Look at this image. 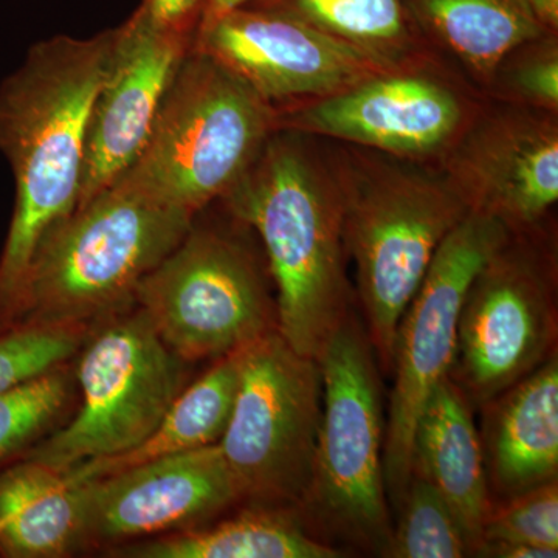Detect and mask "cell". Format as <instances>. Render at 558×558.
<instances>
[{
    "label": "cell",
    "mask_w": 558,
    "mask_h": 558,
    "mask_svg": "<svg viewBox=\"0 0 558 558\" xmlns=\"http://www.w3.org/2000/svg\"><path fill=\"white\" fill-rule=\"evenodd\" d=\"M116 38L110 28L40 40L0 84V154L16 183L0 253V332L10 329L40 241L78 204L92 109Z\"/></svg>",
    "instance_id": "6da1fadb"
},
{
    "label": "cell",
    "mask_w": 558,
    "mask_h": 558,
    "mask_svg": "<svg viewBox=\"0 0 558 558\" xmlns=\"http://www.w3.org/2000/svg\"><path fill=\"white\" fill-rule=\"evenodd\" d=\"M222 201L266 248L278 332L300 354L322 359L352 314L343 202L329 165L301 134L275 131Z\"/></svg>",
    "instance_id": "7a4b0ae2"
},
{
    "label": "cell",
    "mask_w": 558,
    "mask_h": 558,
    "mask_svg": "<svg viewBox=\"0 0 558 558\" xmlns=\"http://www.w3.org/2000/svg\"><path fill=\"white\" fill-rule=\"evenodd\" d=\"M194 220L126 172L40 241L10 328H92L130 310L140 282L178 247Z\"/></svg>",
    "instance_id": "3957f363"
},
{
    "label": "cell",
    "mask_w": 558,
    "mask_h": 558,
    "mask_svg": "<svg viewBox=\"0 0 558 558\" xmlns=\"http://www.w3.org/2000/svg\"><path fill=\"white\" fill-rule=\"evenodd\" d=\"M374 153L330 165L343 202L347 252L357 267L366 333L391 366L396 329L440 242L470 211L442 172Z\"/></svg>",
    "instance_id": "277c9868"
},
{
    "label": "cell",
    "mask_w": 558,
    "mask_h": 558,
    "mask_svg": "<svg viewBox=\"0 0 558 558\" xmlns=\"http://www.w3.org/2000/svg\"><path fill=\"white\" fill-rule=\"evenodd\" d=\"M376 352L349 315L318 360L323 400L310 492L300 519L325 542L381 556L391 537L385 417Z\"/></svg>",
    "instance_id": "5b68a950"
},
{
    "label": "cell",
    "mask_w": 558,
    "mask_h": 558,
    "mask_svg": "<svg viewBox=\"0 0 558 558\" xmlns=\"http://www.w3.org/2000/svg\"><path fill=\"white\" fill-rule=\"evenodd\" d=\"M275 131L277 110L215 58L191 47L128 174L197 216L233 189Z\"/></svg>",
    "instance_id": "8992f818"
},
{
    "label": "cell",
    "mask_w": 558,
    "mask_h": 558,
    "mask_svg": "<svg viewBox=\"0 0 558 558\" xmlns=\"http://www.w3.org/2000/svg\"><path fill=\"white\" fill-rule=\"evenodd\" d=\"M73 365L78 409L22 458L61 472L145 442L185 389L189 363L134 304L95 323Z\"/></svg>",
    "instance_id": "52a82bcc"
},
{
    "label": "cell",
    "mask_w": 558,
    "mask_h": 558,
    "mask_svg": "<svg viewBox=\"0 0 558 558\" xmlns=\"http://www.w3.org/2000/svg\"><path fill=\"white\" fill-rule=\"evenodd\" d=\"M240 387L220 451L241 502L299 513L317 451L322 366L278 330L240 349Z\"/></svg>",
    "instance_id": "ba28073f"
},
{
    "label": "cell",
    "mask_w": 558,
    "mask_h": 558,
    "mask_svg": "<svg viewBox=\"0 0 558 558\" xmlns=\"http://www.w3.org/2000/svg\"><path fill=\"white\" fill-rule=\"evenodd\" d=\"M135 306L189 365L215 362L278 330L277 303L253 253L223 231L196 227V220L140 282Z\"/></svg>",
    "instance_id": "9c48e42d"
},
{
    "label": "cell",
    "mask_w": 558,
    "mask_h": 558,
    "mask_svg": "<svg viewBox=\"0 0 558 558\" xmlns=\"http://www.w3.org/2000/svg\"><path fill=\"white\" fill-rule=\"evenodd\" d=\"M515 231L497 216L470 209L440 242L392 341L395 387L385 428L387 494L400 505L411 480L416 424L433 389L449 377L458 322L473 278Z\"/></svg>",
    "instance_id": "30bf717a"
},
{
    "label": "cell",
    "mask_w": 558,
    "mask_h": 558,
    "mask_svg": "<svg viewBox=\"0 0 558 558\" xmlns=\"http://www.w3.org/2000/svg\"><path fill=\"white\" fill-rule=\"evenodd\" d=\"M556 271L515 233L473 278L449 377L483 407L556 354Z\"/></svg>",
    "instance_id": "8fae6325"
},
{
    "label": "cell",
    "mask_w": 558,
    "mask_h": 558,
    "mask_svg": "<svg viewBox=\"0 0 558 558\" xmlns=\"http://www.w3.org/2000/svg\"><path fill=\"white\" fill-rule=\"evenodd\" d=\"M193 47L229 69L275 110L322 100L400 68L304 22L250 5L201 24Z\"/></svg>",
    "instance_id": "7c38bea8"
},
{
    "label": "cell",
    "mask_w": 558,
    "mask_h": 558,
    "mask_svg": "<svg viewBox=\"0 0 558 558\" xmlns=\"http://www.w3.org/2000/svg\"><path fill=\"white\" fill-rule=\"evenodd\" d=\"M78 484L81 550L204 526L241 502L219 444Z\"/></svg>",
    "instance_id": "4fadbf2b"
},
{
    "label": "cell",
    "mask_w": 558,
    "mask_h": 558,
    "mask_svg": "<svg viewBox=\"0 0 558 558\" xmlns=\"http://www.w3.org/2000/svg\"><path fill=\"white\" fill-rule=\"evenodd\" d=\"M278 130L418 160L457 142L465 130V108L446 84L399 68L322 100L277 110Z\"/></svg>",
    "instance_id": "5bb4252c"
},
{
    "label": "cell",
    "mask_w": 558,
    "mask_h": 558,
    "mask_svg": "<svg viewBox=\"0 0 558 558\" xmlns=\"http://www.w3.org/2000/svg\"><path fill=\"white\" fill-rule=\"evenodd\" d=\"M447 153L444 174L468 208L512 231L535 226L558 199L556 113L513 105L462 131Z\"/></svg>",
    "instance_id": "9a60e30c"
},
{
    "label": "cell",
    "mask_w": 558,
    "mask_h": 558,
    "mask_svg": "<svg viewBox=\"0 0 558 558\" xmlns=\"http://www.w3.org/2000/svg\"><path fill=\"white\" fill-rule=\"evenodd\" d=\"M191 47L193 40L157 31L137 11L117 27L92 109L76 208L108 190L142 156L165 94Z\"/></svg>",
    "instance_id": "2e32d148"
},
{
    "label": "cell",
    "mask_w": 558,
    "mask_h": 558,
    "mask_svg": "<svg viewBox=\"0 0 558 558\" xmlns=\"http://www.w3.org/2000/svg\"><path fill=\"white\" fill-rule=\"evenodd\" d=\"M480 409L488 488L505 499L557 480L556 354Z\"/></svg>",
    "instance_id": "e0dca14e"
},
{
    "label": "cell",
    "mask_w": 558,
    "mask_h": 558,
    "mask_svg": "<svg viewBox=\"0 0 558 558\" xmlns=\"http://www.w3.org/2000/svg\"><path fill=\"white\" fill-rule=\"evenodd\" d=\"M411 475L446 499L473 556L492 505L490 488L472 403L450 377L436 385L418 416Z\"/></svg>",
    "instance_id": "ac0fdd59"
},
{
    "label": "cell",
    "mask_w": 558,
    "mask_h": 558,
    "mask_svg": "<svg viewBox=\"0 0 558 558\" xmlns=\"http://www.w3.org/2000/svg\"><path fill=\"white\" fill-rule=\"evenodd\" d=\"M78 550L80 484L32 459L0 469V557L58 558Z\"/></svg>",
    "instance_id": "d6986e66"
},
{
    "label": "cell",
    "mask_w": 558,
    "mask_h": 558,
    "mask_svg": "<svg viewBox=\"0 0 558 558\" xmlns=\"http://www.w3.org/2000/svg\"><path fill=\"white\" fill-rule=\"evenodd\" d=\"M134 558H337L343 550L318 538L293 510L247 506L218 523L171 532L110 549Z\"/></svg>",
    "instance_id": "ffe728a7"
},
{
    "label": "cell",
    "mask_w": 558,
    "mask_h": 558,
    "mask_svg": "<svg viewBox=\"0 0 558 558\" xmlns=\"http://www.w3.org/2000/svg\"><path fill=\"white\" fill-rule=\"evenodd\" d=\"M418 36L450 51L473 75L490 83L521 44L546 32L524 0H402Z\"/></svg>",
    "instance_id": "44dd1931"
},
{
    "label": "cell",
    "mask_w": 558,
    "mask_h": 558,
    "mask_svg": "<svg viewBox=\"0 0 558 558\" xmlns=\"http://www.w3.org/2000/svg\"><path fill=\"white\" fill-rule=\"evenodd\" d=\"M240 351L215 360L194 384L186 385L145 442L116 457L92 459L65 473L76 481L102 478L154 459L215 446L229 425L240 387Z\"/></svg>",
    "instance_id": "7402d4cb"
},
{
    "label": "cell",
    "mask_w": 558,
    "mask_h": 558,
    "mask_svg": "<svg viewBox=\"0 0 558 558\" xmlns=\"http://www.w3.org/2000/svg\"><path fill=\"white\" fill-rule=\"evenodd\" d=\"M245 5L286 14L396 65H403L418 36L402 0H250Z\"/></svg>",
    "instance_id": "603a6c76"
},
{
    "label": "cell",
    "mask_w": 558,
    "mask_h": 558,
    "mask_svg": "<svg viewBox=\"0 0 558 558\" xmlns=\"http://www.w3.org/2000/svg\"><path fill=\"white\" fill-rule=\"evenodd\" d=\"M73 362L0 392V469L68 421L78 391Z\"/></svg>",
    "instance_id": "cb8c5ba5"
},
{
    "label": "cell",
    "mask_w": 558,
    "mask_h": 558,
    "mask_svg": "<svg viewBox=\"0 0 558 558\" xmlns=\"http://www.w3.org/2000/svg\"><path fill=\"white\" fill-rule=\"evenodd\" d=\"M398 524L381 557L461 558L472 556L468 538L446 499L417 475L399 505Z\"/></svg>",
    "instance_id": "d4e9b609"
},
{
    "label": "cell",
    "mask_w": 558,
    "mask_h": 558,
    "mask_svg": "<svg viewBox=\"0 0 558 558\" xmlns=\"http://www.w3.org/2000/svg\"><path fill=\"white\" fill-rule=\"evenodd\" d=\"M90 328L17 325L0 332V392L73 362Z\"/></svg>",
    "instance_id": "484cf974"
},
{
    "label": "cell",
    "mask_w": 558,
    "mask_h": 558,
    "mask_svg": "<svg viewBox=\"0 0 558 558\" xmlns=\"http://www.w3.org/2000/svg\"><path fill=\"white\" fill-rule=\"evenodd\" d=\"M490 83L523 108L557 113L558 47L556 33L521 44L498 65Z\"/></svg>",
    "instance_id": "4316f807"
},
{
    "label": "cell",
    "mask_w": 558,
    "mask_h": 558,
    "mask_svg": "<svg viewBox=\"0 0 558 558\" xmlns=\"http://www.w3.org/2000/svg\"><path fill=\"white\" fill-rule=\"evenodd\" d=\"M484 539H510L558 550L557 480L490 505L480 543Z\"/></svg>",
    "instance_id": "83f0119b"
},
{
    "label": "cell",
    "mask_w": 558,
    "mask_h": 558,
    "mask_svg": "<svg viewBox=\"0 0 558 558\" xmlns=\"http://www.w3.org/2000/svg\"><path fill=\"white\" fill-rule=\"evenodd\" d=\"M207 5L208 0H142L135 11L157 31L194 43Z\"/></svg>",
    "instance_id": "f1b7e54d"
},
{
    "label": "cell",
    "mask_w": 558,
    "mask_h": 558,
    "mask_svg": "<svg viewBox=\"0 0 558 558\" xmlns=\"http://www.w3.org/2000/svg\"><path fill=\"white\" fill-rule=\"evenodd\" d=\"M473 556L490 558H557L558 550L538 548L527 543L510 539H484L476 546Z\"/></svg>",
    "instance_id": "f546056e"
},
{
    "label": "cell",
    "mask_w": 558,
    "mask_h": 558,
    "mask_svg": "<svg viewBox=\"0 0 558 558\" xmlns=\"http://www.w3.org/2000/svg\"><path fill=\"white\" fill-rule=\"evenodd\" d=\"M524 2L546 32H557L558 0H524Z\"/></svg>",
    "instance_id": "4dcf8cb0"
},
{
    "label": "cell",
    "mask_w": 558,
    "mask_h": 558,
    "mask_svg": "<svg viewBox=\"0 0 558 558\" xmlns=\"http://www.w3.org/2000/svg\"><path fill=\"white\" fill-rule=\"evenodd\" d=\"M248 2L250 0H208L207 10H205L204 20H202L201 24L215 20V17L220 16V14L238 9V7L245 5V3Z\"/></svg>",
    "instance_id": "1f68e13d"
}]
</instances>
